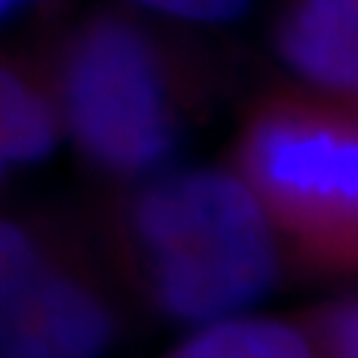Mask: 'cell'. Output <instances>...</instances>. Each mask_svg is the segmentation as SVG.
<instances>
[{
  "mask_svg": "<svg viewBox=\"0 0 358 358\" xmlns=\"http://www.w3.org/2000/svg\"><path fill=\"white\" fill-rule=\"evenodd\" d=\"M327 343L332 358H358L356 306H337L327 319Z\"/></svg>",
  "mask_w": 358,
  "mask_h": 358,
  "instance_id": "cell-10",
  "label": "cell"
},
{
  "mask_svg": "<svg viewBox=\"0 0 358 358\" xmlns=\"http://www.w3.org/2000/svg\"><path fill=\"white\" fill-rule=\"evenodd\" d=\"M6 167H8V159H6V154H3V149H0V180H3V176H6Z\"/></svg>",
  "mask_w": 358,
  "mask_h": 358,
  "instance_id": "cell-12",
  "label": "cell"
},
{
  "mask_svg": "<svg viewBox=\"0 0 358 358\" xmlns=\"http://www.w3.org/2000/svg\"><path fill=\"white\" fill-rule=\"evenodd\" d=\"M40 273L38 250L29 234L0 220V306Z\"/></svg>",
  "mask_w": 358,
  "mask_h": 358,
  "instance_id": "cell-8",
  "label": "cell"
},
{
  "mask_svg": "<svg viewBox=\"0 0 358 358\" xmlns=\"http://www.w3.org/2000/svg\"><path fill=\"white\" fill-rule=\"evenodd\" d=\"M133 226L170 316L210 324L242 313L276 282L268 217L242 180L180 170L138 196Z\"/></svg>",
  "mask_w": 358,
  "mask_h": 358,
  "instance_id": "cell-1",
  "label": "cell"
},
{
  "mask_svg": "<svg viewBox=\"0 0 358 358\" xmlns=\"http://www.w3.org/2000/svg\"><path fill=\"white\" fill-rule=\"evenodd\" d=\"M247 162L263 192L289 210L319 217L356 210L358 149L345 128L319 117H266L250 136Z\"/></svg>",
  "mask_w": 358,
  "mask_h": 358,
  "instance_id": "cell-3",
  "label": "cell"
},
{
  "mask_svg": "<svg viewBox=\"0 0 358 358\" xmlns=\"http://www.w3.org/2000/svg\"><path fill=\"white\" fill-rule=\"evenodd\" d=\"M138 3L189 22H229L250 6V0H138Z\"/></svg>",
  "mask_w": 358,
  "mask_h": 358,
  "instance_id": "cell-9",
  "label": "cell"
},
{
  "mask_svg": "<svg viewBox=\"0 0 358 358\" xmlns=\"http://www.w3.org/2000/svg\"><path fill=\"white\" fill-rule=\"evenodd\" d=\"M112 332L99 297L43 268L0 306V358H101Z\"/></svg>",
  "mask_w": 358,
  "mask_h": 358,
  "instance_id": "cell-4",
  "label": "cell"
},
{
  "mask_svg": "<svg viewBox=\"0 0 358 358\" xmlns=\"http://www.w3.org/2000/svg\"><path fill=\"white\" fill-rule=\"evenodd\" d=\"M170 358H316V353L289 324L229 316L210 321Z\"/></svg>",
  "mask_w": 358,
  "mask_h": 358,
  "instance_id": "cell-6",
  "label": "cell"
},
{
  "mask_svg": "<svg viewBox=\"0 0 358 358\" xmlns=\"http://www.w3.org/2000/svg\"><path fill=\"white\" fill-rule=\"evenodd\" d=\"M287 64L324 88L348 90L358 77L356 0H300L279 35Z\"/></svg>",
  "mask_w": 358,
  "mask_h": 358,
  "instance_id": "cell-5",
  "label": "cell"
},
{
  "mask_svg": "<svg viewBox=\"0 0 358 358\" xmlns=\"http://www.w3.org/2000/svg\"><path fill=\"white\" fill-rule=\"evenodd\" d=\"M66 117L80 146L117 173L159 165L173 120L152 43L120 19H101L75 40L64 77Z\"/></svg>",
  "mask_w": 358,
  "mask_h": 358,
  "instance_id": "cell-2",
  "label": "cell"
},
{
  "mask_svg": "<svg viewBox=\"0 0 358 358\" xmlns=\"http://www.w3.org/2000/svg\"><path fill=\"white\" fill-rule=\"evenodd\" d=\"M56 122L48 103L8 69H0V149L8 165H29L48 157Z\"/></svg>",
  "mask_w": 358,
  "mask_h": 358,
  "instance_id": "cell-7",
  "label": "cell"
},
{
  "mask_svg": "<svg viewBox=\"0 0 358 358\" xmlns=\"http://www.w3.org/2000/svg\"><path fill=\"white\" fill-rule=\"evenodd\" d=\"M19 3H24V0H0V19H3V16H8Z\"/></svg>",
  "mask_w": 358,
  "mask_h": 358,
  "instance_id": "cell-11",
  "label": "cell"
}]
</instances>
